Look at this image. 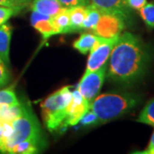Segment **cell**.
<instances>
[{
    "label": "cell",
    "mask_w": 154,
    "mask_h": 154,
    "mask_svg": "<svg viewBox=\"0 0 154 154\" xmlns=\"http://www.w3.org/2000/svg\"><path fill=\"white\" fill-rule=\"evenodd\" d=\"M151 54L148 46L139 36L125 32L119 36L107 63L110 81L129 85L142 78L148 69Z\"/></svg>",
    "instance_id": "obj_1"
},
{
    "label": "cell",
    "mask_w": 154,
    "mask_h": 154,
    "mask_svg": "<svg viewBox=\"0 0 154 154\" xmlns=\"http://www.w3.org/2000/svg\"><path fill=\"white\" fill-rule=\"evenodd\" d=\"M140 102L137 94L131 93H110L97 96L90 104L99 119V123H105L128 113Z\"/></svg>",
    "instance_id": "obj_2"
},
{
    "label": "cell",
    "mask_w": 154,
    "mask_h": 154,
    "mask_svg": "<svg viewBox=\"0 0 154 154\" xmlns=\"http://www.w3.org/2000/svg\"><path fill=\"white\" fill-rule=\"evenodd\" d=\"M72 98L70 87H63L41 103V113L46 128L55 131L63 128L67 116V106Z\"/></svg>",
    "instance_id": "obj_3"
},
{
    "label": "cell",
    "mask_w": 154,
    "mask_h": 154,
    "mask_svg": "<svg viewBox=\"0 0 154 154\" xmlns=\"http://www.w3.org/2000/svg\"><path fill=\"white\" fill-rule=\"evenodd\" d=\"M23 110L21 115L11 122L13 132L6 140L4 153H9L15 145L28 139L41 140V128L38 120L28 103L23 102Z\"/></svg>",
    "instance_id": "obj_4"
},
{
    "label": "cell",
    "mask_w": 154,
    "mask_h": 154,
    "mask_svg": "<svg viewBox=\"0 0 154 154\" xmlns=\"http://www.w3.org/2000/svg\"><path fill=\"white\" fill-rule=\"evenodd\" d=\"M119 36L120 35L110 38L99 37V40L94 45L93 49L90 51L85 73L97 70L107 63L110 53L116 43L117 42Z\"/></svg>",
    "instance_id": "obj_5"
},
{
    "label": "cell",
    "mask_w": 154,
    "mask_h": 154,
    "mask_svg": "<svg viewBox=\"0 0 154 154\" xmlns=\"http://www.w3.org/2000/svg\"><path fill=\"white\" fill-rule=\"evenodd\" d=\"M107 70V63L94 71L84 73L78 85V90L88 103H92L102 88Z\"/></svg>",
    "instance_id": "obj_6"
},
{
    "label": "cell",
    "mask_w": 154,
    "mask_h": 154,
    "mask_svg": "<svg viewBox=\"0 0 154 154\" xmlns=\"http://www.w3.org/2000/svg\"><path fill=\"white\" fill-rule=\"evenodd\" d=\"M126 20L119 15L102 13L94 28V33L103 38H113L120 35L126 27Z\"/></svg>",
    "instance_id": "obj_7"
},
{
    "label": "cell",
    "mask_w": 154,
    "mask_h": 154,
    "mask_svg": "<svg viewBox=\"0 0 154 154\" xmlns=\"http://www.w3.org/2000/svg\"><path fill=\"white\" fill-rule=\"evenodd\" d=\"M90 109V103H88L83 96L75 89L72 92V98L67 106V116L62 128L78 124L88 110Z\"/></svg>",
    "instance_id": "obj_8"
},
{
    "label": "cell",
    "mask_w": 154,
    "mask_h": 154,
    "mask_svg": "<svg viewBox=\"0 0 154 154\" xmlns=\"http://www.w3.org/2000/svg\"><path fill=\"white\" fill-rule=\"evenodd\" d=\"M90 5L96 7L101 13H110L122 17L126 21L131 16V10L126 0H90Z\"/></svg>",
    "instance_id": "obj_9"
},
{
    "label": "cell",
    "mask_w": 154,
    "mask_h": 154,
    "mask_svg": "<svg viewBox=\"0 0 154 154\" xmlns=\"http://www.w3.org/2000/svg\"><path fill=\"white\" fill-rule=\"evenodd\" d=\"M31 16V24L38 33H40L45 38H47L58 34L54 23L52 22V17L43 15L37 11H32Z\"/></svg>",
    "instance_id": "obj_10"
},
{
    "label": "cell",
    "mask_w": 154,
    "mask_h": 154,
    "mask_svg": "<svg viewBox=\"0 0 154 154\" xmlns=\"http://www.w3.org/2000/svg\"><path fill=\"white\" fill-rule=\"evenodd\" d=\"M12 32L13 28L10 23L6 22L0 26V57L9 68L11 67L10 47Z\"/></svg>",
    "instance_id": "obj_11"
},
{
    "label": "cell",
    "mask_w": 154,
    "mask_h": 154,
    "mask_svg": "<svg viewBox=\"0 0 154 154\" xmlns=\"http://www.w3.org/2000/svg\"><path fill=\"white\" fill-rule=\"evenodd\" d=\"M30 6L32 11L51 17L63 8L59 0H33Z\"/></svg>",
    "instance_id": "obj_12"
},
{
    "label": "cell",
    "mask_w": 154,
    "mask_h": 154,
    "mask_svg": "<svg viewBox=\"0 0 154 154\" xmlns=\"http://www.w3.org/2000/svg\"><path fill=\"white\" fill-rule=\"evenodd\" d=\"M99 37L100 36L95 33H83L76 40H75L73 43V47L82 55H86L93 49L94 45L99 40Z\"/></svg>",
    "instance_id": "obj_13"
},
{
    "label": "cell",
    "mask_w": 154,
    "mask_h": 154,
    "mask_svg": "<svg viewBox=\"0 0 154 154\" xmlns=\"http://www.w3.org/2000/svg\"><path fill=\"white\" fill-rule=\"evenodd\" d=\"M70 26L69 33L82 30V24L87 16V6H75L69 9Z\"/></svg>",
    "instance_id": "obj_14"
},
{
    "label": "cell",
    "mask_w": 154,
    "mask_h": 154,
    "mask_svg": "<svg viewBox=\"0 0 154 154\" xmlns=\"http://www.w3.org/2000/svg\"><path fill=\"white\" fill-rule=\"evenodd\" d=\"M41 140L38 139H28L15 145L10 150L9 153L15 154H33L37 153L40 146Z\"/></svg>",
    "instance_id": "obj_15"
},
{
    "label": "cell",
    "mask_w": 154,
    "mask_h": 154,
    "mask_svg": "<svg viewBox=\"0 0 154 154\" xmlns=\"http://www.w3.org/2000/svg\"><path fill=\"white\" fill-rule=\"evenodd\" d=\"M52 22L55 25L58 34L69 33L70 18L69 8H63L56 16L52 17Z\"/></svg>",
    "instance_id": "obj_16"
},
{
    "label": "cell",
    "mask_w": 154,
    "mask_h": 154,
    "mask_svg": "<svg viewBox=\"0 0 154 154\" xmlns=\"http://www.w3.org/2000/svg\"><path fill=\"white\" fill-rule=\"evenodd\" d=\"M101 14L102 13L96 7L89 4L87 6V16L83 22L82 30L83 29L94 30V28H96V26L99 22Z\"/></svg>",
    "instance_id": "obj_17"
},
{
    "label": "cell",
    "mask_w": 154,
    "mask_h": 154,
    "mask_svg": "<svg viewBox=\"0 0 154 154\" xmlns=\"http://www.w3.org/2000/svg\"><path fill=\"white\" fill-rule=\"evenodd\" d=\"M137 122L154 127V99L145 105L138 117Z\"/></svg>",
    "instance_id": "obj_18"
},
{
    "label": "cell",
    "mask_w": 154,
    "mask_h": 154,
    "mask_svg": "<svg viewBox=\"0 0 154 154\" xmlns=\"http://www.w3.org/2000/svg\"><path fill=\"white\" fill-rule=\"evenodd\" d=\"M140 16L150 29L154 28V1L146 3L140 11Z\"/></svg>",
    "instance_id": "obj_19"
},
{
    "label": "cell",
    "mask_w": 154,
    "mask_h": 154,
    "mask_svg": "<svg viewBox=\"0 0 154 154\" xmlns=\"http://www.w3.org/2000/svg\"><path fill=\"white\" fill-rule=\"evenodd\" d=\"M20 100L12 88H6L0 90V108L3 105H13L20 104Z\"/></svg>",
    "instance_id": "obj_20"
},
{
    "label": "cell",
    "mask_w": 154,
    "mask_h": 154,
    "mask_svg": "<svg viewBox=\"0 0 154 154\" xmlns=\"http://www.w3.org/2000/svg\"><path fill=\"white\" fill-rule=\"evenodd\" d=\"M22 10L17 7L0 5V26L8 22L11 17L17 15Z\"/></svg>",
    "instance_id": "obj_21"
},
{
    "label": "cell",
    "mask_w": 154,
    "mask_h": 154,
    "mask_svg": "<svg viewBox=\"0 0 154 154\" xmlns=\"http://www.w3.org/2000/svg\"><path fill=\"white\" fill-rule=\"evenodd\" d=\"M9 69L10 68L0 57V88L5 87L11 82V75Z\"/></svg>",
    "instance_id": "obj_22"
},
{
    "label": "cell",
    "mask_w": 154,
    "mask_h": 154,
    "mask_svg": "<svg viewBox=\"0 0 154 154\" xmlns=\"http://www.w3.org/2000/svg\"><path fill=\"white\" fill-rule=\"evenodd\" d=\"M79 123H82L84 126L99 124V119H98L97 116L95 115V113H94V111L89 109L88 110V112L83 116V117L81 119V121H80Z\"/></svg>",
    "instance_id": "obj_23"
},
{
    "label": "cell",
    "mask_w": 154,
    "mask_h": 154,
    "mask_svg": "<svg viewBox=\"0 0 154 154\" xmlns=\"http://www.w3.org/2000/svg\"><path fill=\"white\" fill-rule=\"evenodd\" d=\"M61 5L64 8H72L75 6H88L90 0H59Z\"/></svg>",
    "instance_id": "obj_24"
},
{
    "label": "cell",
    "mask_w": 154,
    "mask_h": 154,
    "mask_svg": "<svg viewBox=\"0 0 154 154\" xmlns=\"http://www.w3.org/2000/svg\"><path fill=\"white\" fill-rule=\"evenodd\" d=\"M127 5L130 10L140 11L147 3L146 0H126Z\"/></svg>",
    "instance_id": "obj_25"
},
{
    "label": "cell",
    "mask_w": 154,
    "mask_h": 154,
    "mask_svg": "<svg viewBox=\"0 0 154 154\" xmlns=\"http://www.w3.org/2000/svg\"><path fill=\"white\" fill-rule=\"evenodd\" d=\"M13 5L20 10H23L24 8L31 5L33 0H11Z\"/></svg>",
    "instance_id": "obj_26"
},
{
    "label": "cell",
    "mask_w": 154,
    "mask_h": 154,
    "mask_svg": "<svg viewBox=\"0 0 154 154\" xmlns=\"http://www.w3.org/2000/svg\"><path fill=\"white\" fill-rule=\"evenodd\" d=\"M140 153H146V154H154V132L151 137V140L149 141L148 147L144 152H141Z\"/></svg>",
    "instance_id": "obj_27"
},
{
    "label": "cell",
    "mask_w": 154,
    "mask_h": 154,
    "mask_svg": "<svg viewBox=\"0 0 154 154\" xmlns=\"http://www.w3.org/2000/svg\"><path fill=\"white\" fill-rule=\"evenodd\" d=\"M0 5L10 6V7H16L13 5L11 0H0Z\"/></svg>",
    "instance_id": "obj_28"
}]
</instances>
